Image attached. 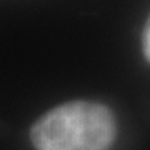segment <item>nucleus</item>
Returning <instances> with one entry per match:
<instances>
[{
    "instance_id": "obj_1",
    "label": "nucleus",
    "mask_w": 150,
    "mask_h": 150,
    "mask_svg": "<svg viewBox=\"0 0 150 150\" xmlns=\"http://www.w3.org/2000/svg\"><path fill=\"white\" fill-rule=\"evenodd\" d=\"M117 135L110 108L75 100L52 108L30 129L37 150H108Z\"/></svg>"
},
{
    "instance_id": "obj_2",
    "label": "nucleus",
    "mask_w": 150,
    "mask_h": 150,
    "mask_svg": "<svg viewBox=\"0 0 150 150\" xmlns=\"http://www.w3.org/2000/svg\"><path fill=\"white\" fill-rule=\"evenodd\" d=\"M144 54L147 57V60L150 62V18L145 25V30H144Z\"/></svg>"
}]
</instances>
